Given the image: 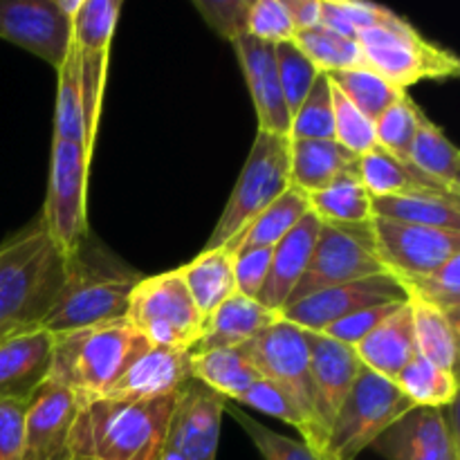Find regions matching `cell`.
<instances>
[{"mask_svg":"<svg viewBox=\"0 0 460 460\" xmlns=\"http://www.w3.org/2000/svg\"><path fill=\"white\" fill-rule=\"evenodd\" d=\"M402 301H407L402 286L391 274H380V277L359 279V281L314 292V295L283 308L281 319L305 332H322L323 328L358 313V310L402 304Z\"/></svg>","mask_w":460,"mask_h":460,"instance_id":"obj_14","label":"cell"},{"mask_svg":"<svg viewBox=\"0 0 460 460\" xmlns=\"http://www.w3.org/2000/svg\"><path fill=\"white\" fill-rule=\"evenodd\" d=\"M305 340L310 350V377H313L317 416L328 434L341 402L362 371V362L353 346H346L331 337L305 332Z\"/></svg>","mask_w":460,"mask_h":460,"instance_id":"obj_18","label":"cell"},{"mask_svg":"<svg viewBox=\"0 0 460 460\" xmlns=\"http://www.w3.org/2000/svg\"><path fill=\"white\" fill-rule=\"evenodd\" d=\"M232 45L250 85L252 102L259 117V130L290 137L292 117L283 99L274 45L256 40L247 34L232 40Z\"/></svg>","mask_w":460,"mask_h":460,"instance_id":"obj_19","label":"cell"},{"mask_svg":"<svg viewBox=\"0 0 460 460\" xmlns=\"http://www.w3.org/2000/svg\"><path fill=\"white\" fill-rule=\"evenodd\" d=\"M409 162L460 196V153L447 135L422 112Z\"/></svg>","mask_w":460,"mask_h":460,"instance_id":"obj_33","label":"cell"},{"mask_svg":"<svg viewBox=\"0 0 460 460\" xmlns=\"http://www.w3.org/2000/svg\"><path fill=\"white\" fill-rule=\"evenodd\" d=\"M191 350L151 346L137 362L106 391L103 398L153 400L175 395L191 382L189 371Z\"/></svg>","mask_w":460,"mask_h":460,"instance_id":"obj_21","label":"cell"},{"mask_svg":"<svg viewBox=\"0 0 460 460\" xmlns=\"http://www.w3.org/2000/svg\"><path fill=\"white\" fill-rule=\"evenodd\" d=\"M225 411L232 413L234 420L245 429V434L250 436L252 443L256 445L259 454L263 460H322L304 440L288 438V436L277 434V431L268 429V427L261 425L259 420L245 413L243 409L236 407H225Z\"/></svg>","mask_w":460,"mask_h":460,"instance_id":"obj_44","label":"cell"},{"mask_svg":"<svg viewBox=\"0 0 460 460\" xmlns=\"http://www.w3.org/2000/svg\"><path fill=\"white\" fill-rule=\"evenodd\" d=\"M227 400L200 382H187L169 420L160 460H216Z\"/></svg>","mask_w":460,"mask_h":460,"instance_id":"obj_13","label":"cell"},{"mask_svg":"<svg viewBox=\"0 0 460 460\" xmlns=\"http://www.w3.org/2000/svg\"><path fill=\"white\" fill-rule=\"evenodd\" d=\"M90 160L93 157L81 144L54 139L48 198H45L40 223L66 259H75L88 236L85 193H88Z\"/></svg>","mask_w":460,"mask_h":460,"instance_id":"obj_11","label":"cell"},{"mask_svg":"<svg viewBox=\"0 0 460 460\" xmlns=\"http://www.w3.org/2000/svg\"><path fill=\"white\" fill-rule=\"evenodd\" d=\"M27 402L0 400V460H22Z\"/></svg>","mask_w":460,"mask_h":460,"instance_id":"obj_52","label":"cell"},{"mask_svg":"<svg viewBox=\"0 0 460 460\" xmlns=\"http://www.w3.org/2000/svg\"><path fill=\"white\" fill-rule=\"evenodd\" d=\"M290 139H335L331 79L323 72L314 79L299 111L292 115Z\"/></svg>","mask_w":460,"mask_h":460,"instance_id":"obj_41","label":"cell"},{"mask_svg":"<svg viewBox=\"0 0 460 460\" xmlns=\"http://www.w3.org/2000/svg\"><path fill=\"white\" fill-rule=\"evenodd\" d=\"M178 270L202 319L209 317L229 296L236 295L232 247L223 245L218 250H202L191 263Z\"/></svg>","mask_w":460,"mask_h":460,"instance_id":"obj_27","label":"cell"},{"mask_svg":"<svg viewBox=\"0 0 460 460\" xmlns=\"http://www.w3.org/2000/svg\"><path fill=\"white\" fill-rule=\"evenodd\" d=\"M389 12L382 4L355 0H322V25L341 36L358 40V34L371 30Z\"/></svg>","mask_w":460,"mask_h":460,"instance_id":"obj_46","label":"cell"},{"mask_svg":"<svg viewBox=\"0 0 460 460\" xmlns=\"http://www.w3.org/2000/svg\"><path fill=\"white\" fill-rule=\"evenodd\" d=\"M404 304V301H402ZM402 304H386V305H376V308H364L358 313L349 314V317L340 319V322L331 323L328 328H323L319 335L331 337V340L341 341L346 346H358L364 337L371 331H376L386 317H389L394 310H398Z\"/></svg>","mask_w":460,"mask_h":460,"instance_id":"obj_51","label":"cell"},{"mask_svg":"<svg viewBox=\"0 0 460 460\" xmlns=\"http://www.w3.org/2000/svg\"><path fill=\"white\" fill-rule=\"evenodd\" d=\"M0 39L58 70L72 45V21L57 0H0Z\"/></svg>","mask_w":460,"mask_h":460,"instance_id":"obj_15","label":"cell"},{"mask_svg":"<svg viewBox=\"0 0 460 460\" xmlns=\"http://www.w3.org/2000/svg\"><path fill=\"white\" fill-rule=\"evenodd\" d=\"M178 395L153 400L94 398L79 402L70 460H155L164 445Z\"/></svg>","mask_w":460,"mask_h":460,"instance_id":"obj_1","label":"cell"},{"mask_svg":"<svg viewBox=\"0 0 460 460\" xmlns=\"http://www.w3.org/2000/svg\"><path fill=\"white\" fill-rule=\"evenodd\" d=\"M411 305L413 337L420 358L443 371L456 373L458 364V317L418 299H407Z\"/></svg>","mask_w":460,"mask_h":460,"instance_id":"obj_32","label":"cell"},{"mask_svg":"<svg viewBox=\"0 0 460 460\" xmlns=\"http://www.w3.org/2000/svg\"><path fill=\"white\" fill-rule=\"evenodd\" d=\"M353 349L362 367L395 382L400 371L418 355L409 301H404L398 310H394L376 331L368 332Z\"/></svg>","mask_w":460,"mask_h":460,"instance_id":"obj_24","label":"cell"},{"mask_svg":"<svg viewBox=\"0 0 460 460\" xmlns=\"http://www.w3.org/2000/svg\"><path fill=\"white\" fill-rule=\"evenodd\" d=\"M274 57H277L283 99H286V106L292 117L296 111H299L304 99L308 97L314 79H317L322 72H319L317 67H314V63L310 61L299 48H296L295 40L274 45Z\"/></svg>","mask_w":460,"mask_h":460,"instance_id":"obj_42","label":"cell"},{"mask_svg":"<svg viewBox=\"0 0 460 460\" xmlns=\"http://www.w3.org/2000/svg\"><path fill=\"white\" fill-rule=\"evenodd\" d=\"M236 402L245 404V407H250V409H256V411H261V413H268V416H272V418H277V420L286 422V425L295 427V429H299L304 443L308 445V447L313 445V431H310L305 418L301 416V411L295 407V402H292V400L288 398L281 389H277L272 382H268L261 377V380L254 382V385H252L250 389H247L245 394L236 400Z\"/></svg>","mask_w":460,"mask_h":460,"instance_id":"obj_45","label":"cell"},{"mask_svg":"<svg viewBox=\"0 0 460 460\" xmlns=\"http://www.w3.org/2000/svg\"><path fill=\"white\" fill-rule=\"evenodd\" d=\"M328 79H331L332 84L341 90V94H344L367 119H371L373 124H376V119L382 112L389 111V108L404 94V90L395 88V85L389 84L385 76H380L377 72H373L371 67L367 66L331 72Z\"/></svg>","mask_w":460,"mask_h":460,"instance_id":"obj_35","label":"cell"},{"mask_svg":"<svg viewBox=\"0 0 460 460\" xmlns=\"http://www.w3.org/2000/svg\"><path fill=\"white\" fill-rule=\"evenodd\" d=\"M331 97H332V124H335V142L349 148L355 155H367L368 151L377 146L376 124L362 115L349 99L341 94L331 81Z\"/></svg>","mask_w":460,"mask_h":460,"instance_id":"obj_43","label":"cell"},{"mask_svg":"<svg viewBox=\"0 0 460 460\" xmlns=\"http://www.w3.org/2000/svg\"><path fill=\"white\" fill-rule=\"evenodd\" d=\"M121 0H84L72 18V45L88 54L111 52Z\"/></svg>","mask_w":460,"mask_h":460,"instance_id":"obj_38","label":"cell"},{"mask_svg":"<svg viewBox=\"0 0 460 460\" xmlns=\"http://www.w3.org/2000/svg\"><path fill=\"white\" fill-rule=\"evenodd\" d=\"M81 3H84V0H57V7L61 9V13H66V16L72 21V18H75V13L79 12Z\"/></svg>","mask_w":460,"mask_h":460,"instance_id":"obj_54","label":"cell"},{"mask_svg":"<svg viewBox=\"0 0 460 460\" xmlns=\"http://www.w3.org/2000/svg\"><path fill=\"white\" fill-rule=\"evenodd\" d=\"M295 25L283 0H252L247 16V36L279 45L295 40Z\"/></svg>","mask_w":460,"mask_h":460,"instance_id":"obj_48","label":"cell"},{"mask_svg":"<svg viewBox=\"0 0 460 460\" xmlns=\"http://www.w3.org/2000/svg\"><path fill=\"white\" fill-rule=\"evenodd\" d=\"M310 211L308 193L296 187H288L272 205L265 207L234 241L227 243L234 254L238 250H254V247H274L305 214Z\"/></svg>","mask_w":460,"mask_h":460,"instance_id":"obj_30","label":"cell"},{"mask_svg":"<svg viewBox=\"0 0 460 460\" xmlns=\"http://www.w3.org/2000/svg\"><path fill=\"white\" fill-rule=\"evenodd\" d=\"M395 385L416 407L445 409L447 404H454L458 395L456 373L443 371L420 355L400 371Z\"/></svg>","mask_w":460,"mask_h":460,"instance_id":"obj_36","label":"cell"},{"mask_svg":"<svg viewBox=\"0 0 460 460\" xmlns=\"http://www.w3.org/2000/svg\"><path fill=\"white\" fill-rule=\"evenodd\" d=\"M63 256L43 223L27 227L0 247V341L36 331L67 281Z\"/></svg>","mask_w":460,"mask_h":460,"instance_id":"obj_2","label":"cell"},{"mask_svg":"<svg viewBox=\"0 0 460 460\" xmlns=\"http://www.w3.org/2000/svg\"><path fill=\"white\" fill-rule=\"evenodd\" d=\"M373 218L460 232V196L422 193V196H382L371 202Z\"/></svg>","mask_w":460,"mask_h":460,"instance_id":"obj_28","label":"cell"},{"mask_svg":"<svg viewBox=\"0 0 460 460\" xmlns=\"http://www.w3.org/2000/svg\"><path fill=\"white\" fill-rule=\"evenodd\" d=\"M52 355L54 335L40 328L0 341V400L27 402L49 380Z\"/></svg>","mask_w":460,"mask_h":460,"instance_id":"obj_20","label":"cell"},{"mask_svg":"<svg viewBox=\"0 0 460 460\" xmlns=\"http://www.w3.org/2000/svg\"><path fill=\"white\" fill-rule=\"evenodd\" d=\"M358 43L367 67L404 93L420 81L452 79L460 72L456 54L431 43L391 9L377 25L359 31Z\"/></svg>","mask_w":460,"mask_h":460,"instance_id":"obj_5","label":"cell"},{"mask_svg":"<svg viewBox=\"0 0 460 460\" xmlns=\"http://www.w3.org/2000/svg\"><path fill=\"white\" fill-rule=\"evenodd\" d=\"M272 263V247H254V250H238L234 254V279H236V295L259 301L261 290L268 279Z\"/></svg>","mask_w":460,"mask_h":460,"instance_id":"obj_50","label":"cell"},{"mask_svg":"<svg viewBox=\"0 0 460 460\" xmlns=\"http://www.w3.org/2000/svg\"><path fill=\"white\" fill-rule=\"evenodd\" d=\"M308 200L310 211L322 223L364 225L371 223L373 218V196L368 193L359 169L341 175L332 184L323 187L322 191L310 193Z\"/></svg>","mask_w":460,"mask_h":460,"instance_id":"obj_31","label":"cell"},{"mask_svg":"<svg viewBox=\"0 0 460 460\" xmlns=\"http://www.w3.org/2000/svg\"><path fill=\"white\" fill-rule=\"evenodd\" d=\"M376 252L395 279L425 277L460 254V232L371 218Z\"/></svg>","mask_w":460,"mask_h":460,"instance_id":"obj_12","label":"cell"},{"mask_svg":"<svg viewBox=\"0 0 460 460\" xmlns=\"http://www.w3.org/2000/svg\"><path fill=\"white\" fill-rule=\"evenodd\" d=\"M386 272L385 263L376 252L371 223L364 225H331L322 223L313 256L305 268L304 277L292 290L288 305L328 290V288L344 286L359 279L380 277ZM286 305V308H288Z\"/></svg>","mask_w":460,"mask_h":460,"instance_id":"obj_10","label":"cell"},{"mask_svg":"<svg viewBox=\"0 0 460 460\" xmlns=\"http://www.w3.org/2000/svg\"><path fill=\"white\" fill-rule=\"evenodd\" d=\"M139 274L106 265L99 259H88L81 247L79 254L70 259L67 281L45 319L40 331L49 335H67L94 326L124 322L133 288L139 283Z\"/></svg>","mask_w":460,"mask_h":460,"instance_id":"obj_4","label":"cell"},{"mask_svg":"<svg viewBox=\"0 0 460 460\" xmlns=\"http://www.w3.org/2000/svg\"><path fill=\"white\" fill-rule=\"evenodd\" d=\"M422 111L416 106L407 93L394 103L386 112L376 119V139L377 146L385 148L391 155L400 160H409L413 137H416L418 124H420Z\"/></svg>","mask_w":460,"mask_h":460,"instance_id":"obj_40","label":"cell"},{"mask_svg":"<svg viewBox=\"0 0 460 460\" xmlns=\"http://www.w3.org/2000/svg\"><path fill=\"white\" fill-rule=\"evenodd\" d=\"M322 460H332V458H322Z\"/></svg>","mask_w":460,"mask_h":460,"instance_id":"obj_55","label":"cell"},{"mask_svg":"<svg viewBox=\"0 0 460 460\" xmlns=\"http://www.w3.org/2000/svg\"><path fill=\"white\" fill-rule=\"evenodd\" d=\"M191 380L216 391L225 400H238L254 382L261 380L241 349H214L191 353L189 358Z\"/></svg>","mask_w":460,"mask_h":460,"instance_id":"obj_29","label":"cell"},{"mask_svg":"<svg viewBox=\"0 0 460 460\" xmlns=\"http://www.w3.org/2000/svg\"><path fill=\"white\" fill-rule=\"evenodd\" d=\"M126 322L151 346L193 350L205 328L180 270L139 279L128 301Z\"/></svg>","mask_w":460,"mask_h":460,"instance_id":"obj_9","label":"cell"},{"mask_svg":"<svg viewBox=\"0 0 460 460\" xmlns=\"http://www.w3.org/2000/svg\"><path fill=\"white\" fill-rule=\"evenodd\" d=\"M79 411V398L67 386L48 380L27 400L22 460H70L67 440Z\"/></svg>","mask_w":460,"mask_h":460,"instance_id":"obj_16","label":"cell"},{"mask_svg":"<svg viewBox=\"0 0 460 460\" xmlns=\"http://www.w3.org/2000/svg\"><path fill=\"white\" fill-rule=\"evenodd\" d=\"M358 169L359 155L335 139H290V184L308 196Z\"/></svg>","mask_w":460,"mask_h":460,"instance_id":"obj_25","label":"cell"},{"mask_svg":"<svg viewBox=\"0 0 460 460\" xmlns=\"http://www.w3.org/2000/svg\"><path fill=\"white\" fill-rule=\"evenodd\" d=\"M148 349L151 344L133 331L126 319L108 326L54 335L49 380L67 386L79 402L103 398Z\"/></svg>","mask_w":460,"mask_h":460,"instance_id":"obj_3","label":"cell"},{"mask_svg":"<svg viewBox=\"0 0 460 460\" xmlns=\"http://www.w3.org/2000/svg\"><path fill=\"white\" fill-rule=\"evenodd\" d=\"M279 322H281V313L265 308L256 299L234 295L205 319L202 335L191 353H205V350L214 349H238Z\"/></svg>","mask_w":460,"mask_h":460,"instance_id":"obj_23","label":"cell"},{"mask_svg":"<svg viewBox=\"0 0 460 460\" xmlns=\"http://www.w3.org/2000/svg\"><path fill=\"white\" fill-rule=\"evenodd\" d=\"M373 447L386 460H458L456 425L443 409L413 407Z\"/></svg>","mask_w":460,"mask_h":460,"instance_id":"obj_17","label":"cell"},{"mask_svg":"<svg viewBox=\"0 0 460 460\" xmlns=\"http://www.w3.org/2000/svg\"><path fill=\"white\" fill-rule=\"evenodd\" d=\"M359 173H362L364 184L373 198L452 193L445 184L422 173L409 160H400L380 146L359 157ZM452 196H456V193H452Z\"/></svg>","mask_w":460,"mask_h":460,"instance_id":"obj_26","label":"cell"},{"mask_svg":"<svg viewBox=\"0 0 460 460\" xmlns=\"http://www.w3.org/2000/svg\"><path fill=\"white\" fill-rule=\"evenodd\" d=\"M296 31L322 25V0H283Z\"/></svg>","mask_w":460,"mask_h":460,"instance_id":"obj_53","label":"cell"},{"mask_svg":"<svg viewBox=\"0 0 460 460\" xmlns=\"http://www.w3.org/2000/svg\"><path fill=\"white\" fill-rule=\"evenodd\" d=\"M402 286L407 299H418L422 304H429L434 308L443 310L449 317H458L460 310V254L449 259L443 268L425 277L402 279L398 281Z\"/></svg>","mask_w":460,"mask_h":460,"instance_id":"obj_39","label":"cell"},{"mask_svg":"<svg viewBox=\"0 0 460 460\" xmlns=\"http://www.w3.org/2000/svg\"><path fill=\"white\" fill-rule=\"evenodd\" d=\"M413 407L416 404L395 382L362 367L328 429L326 454L322 458L355 460Z\"/></svg>","mask_w":460,"mask_h":460,"instance_id":"obj_7","label":"cell"},{"mask_svg":"<svg viewBox=\"0 0 460 460\" xmlns=\"http://www.w3.org/2000/svg\"><path fill=\"white\" fill-rule=\"evenodd\" d=\"M196 9L207 25L214 27L223 39L236 40L247 34V16L252 0H196Z\"/></svg>","mask_w":460,"mask_h":460,"instance_id":"obj_49","label":"cell"},{"mask_svg":"<svg viewBox=\"0 0 460 460\" xmlns=\"http://www.w3.org/2000/svg\"><path fill=\"white\" fill-rule=\"evenodd\" d=\"M247 362L254 367L263 380L272 382L277 389H281L288 398L295 402L301 416L308 422L313 431V449L319 458L326 454L328 434L322 427L317 416V402H314L313 377H310V350L305 331L292 326L288 322H279L256 335L247 344L238 346Z\"/></svg>","mask_w":460,"mask_h":460,"instance_id":"obj_6","label":"cell"},{"mask_svg":"<svg viewBox=\"0 0 460 460\" xmlns=\"http://www.w3.org/2000/svg\"><path fill=\"white\" fill-rule=\"evenodd\" d=\"M81 61L84 52L76 45H70L63 66L58 67V93H57V115H54V139L76 142L88 151L84 119V99H81Z\"/></svg>","mask_w":460,"mask_h":460,"instance_id":"obj_34","label":"cell"},{"mask_svg":"<svg viewBox=\"0 0 460 460\" xmlns=\"http://www.w3.org/2000/svg\"><path fill=\"white\" fill-rule=\"evenodd\" d=\"M288 187H290V137L259 130L227 207L207 241L205 252L218 250L234 241Z\"/></svg>","mask_w":460,"mask_h":460,"instance_id":"obj_8","label":"cell"},{"mask_svg":"<svg viewBox=\"0 0 460 460\" xmlns=\"http://www.w3.org/2000/svg\"><path fill=\"white\" fill-rule=\"evenodd\" d=\"M108 57H111V52H102V54L84 52V61H81V99H84L85 139H88L90 153H93L94 135H97V124H99V112H102Z\"/></svg>","mask_w":460,"mask_h":460,"instance_id":"obj_47","label":"cell"},{"mask_svg":"<svg viewBox=\"0 0 460 460\" xmlns=\"http://www.w3.org/2000/svg\"><path fill=\"white\" fill-rule=\"evenodd\" d=\"M295 43L323 75L367 66L358 40L337 34V31L328 30L323 25L296 31Z\"/></svg>","mask_w":460,"mask_h":460,"instance_id":"obj_37","label":"cell"},{"mask_svg":"<svg viewBox=\"0 0 460 460\" xmlns=\"http://www.w3.org/2000/svg\"><path fill=\"white\" fill-rule=\"evenodd\" d=\"M319 232H322V220L313 211H308L272 247V263H270L268 279H265V286L259 295V301L265 308L277 310V313L286 308L292 290L308 268Z\"/></svg>","mask_w":460,"mask_h":460,"instance_id":"obj_22","label":"cell"}]
</instances>
